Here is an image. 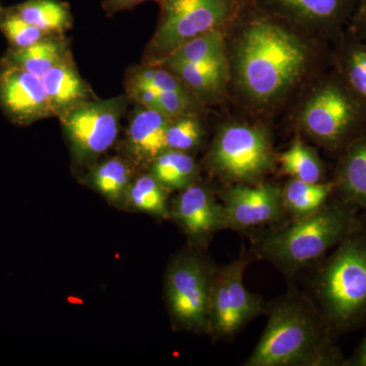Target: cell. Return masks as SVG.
Instances as JSON below:
<instances>
[{
	"mask_svg": "<svg viewBox=\"0 0 366 366\" xmlns=\"http://www.w3.org/2000/svg\"><path fill=\"white\" fill-rule=\"evenodd\" d=\"M332 42V67L366 107V40L345 30Z\"/></svg>",
	"mask_w": 366,
	"mask_h": 366,
	"instance_id": "20",
	"label": "cell"
},
{
	"mask_svg": "<svg viewBox=\"0 0 366 366\" xmlns=\"http://www.w3.org/2000/svg\"><path fill=\"white\" fill-rule=\"evenodd\" d=\"M334 332L314 300L289 295L269 307L264 333L244 366H344Z\"/></svg>",
	"mask_w": 366,
	"mask_h": 366,
	"instance_id": "2",
	"label": "cell"
},
{
	"mask_svg": "<svg viewBox=\"0 0 366 366\" xmlns=\"http://www.w3.org/2000/svg\"><path fill=\"white\" fill-rule=\"evenodd\" d=\"M344 366H366V334L363 340L354 351L352 356L346 358Z\"/></svg>",
	"mask_w": 366,
	"mask_h": 366,
	"instance_id": "32",
	"label": "cell"
},
{
	"mask_svg": "<svg viewBox=\"0 0 366 366\" xmlns=\"http://www.w3.org/2000/svg\"><path fill=\"white\" fill-rule=\"evenodd\" d=\"M147 171L171 192H180L197 182L201 167L192 154L166 149Z\"/></svg>",
	"mask_w": 366,
	"mask_h": 366,
	"instance_id": "25",
	"label": "cell"
},
{
	"mask_svg": "<svg viewBox=\"0 0 366 366\" xmlns=\"http://www.w3.org/2000/svg\"><path fill=\"white\" fill-rule=\"evenodd\" d=\"M358 215L357 209L333 197L312 215L272 226L255 235V254L284 273L295 274L322 262L357 227Z\"/></svg>",
	"mask_w": 366,
	"mask_h": 366,
	"instance_id": "3",
	"label": "cell"
},
{
	"mask_svg": "<svg viewBox=\"0 0 366 366\" xmlns=\"http://www.w3.org/2000/svg\"><path fill=\"white\" fill-rule=\"evenodd\" d=\"M249 0H161L157 28L142 64H160L180 46L204 34L227 32Z\"/></svg>",
	"mask_w": 366,
	"mask_h": 366,
	"instance_id": "7",
	"label": "cell"
},
{
	"mask_svg": "<svg viewBox=\"0 0 366 366\" xmlns=\"http://www.w3.org/2000/svg\"><path fill=\"white\" fill-rule=\"evenodd\" d=\"M360 39L366 40V0H360L346 29Z\"/></svg>",
	"mask_w": 366,
	"mask_h": 366,
	"instance_id": "30",
	"label": "cell"
},
{
	"mask_svg": "<svg viewBox=\"0 0 366 366\" xmlns=\"http://www.w3.org/2000/svg\"><path fill=\"white\" fill-rule=\"evenodd\" d=\"M295 122L303 137L338 156L366 131V107L332 69L312 79Z\"/></svg>",
	"mask_w": 366,
	"mask_h": 366,
	"instance_id": "5",
	"label": "cell"
},
{
	"mask_svg": "<svg viewBox=\"0 0 366 366\" xmlns=\"http://www.w3.org/2000/svg\"><path fill=\"white\" fill-rule=\"evenodd\" d=\"M170 218L194 247H203L217 232L226 229L222 202L199 180L178 192L170 204Z\"/></svg>",
	"mask_w": 366,
	"mask_h": 366,
	"instance_id": "12",
	"label": "cell"
},
{
	"mask_svg": "<svg viewBox=\"0 0 366 366\" xmlns=\"http://www.w3.org/2000/svg\"><path fill=\"white\" fill-rule=\"evenodd\" d=\"M124 90L131 101L167 117L187 113H204L207 108L192 92H156L127 81H124Z\"/></svg>",
	"mask_w": 366,
	"mask_h": 366,
	"instance_id": "22",
	"label": "cell"
},
{
	"mask_svg": "<svg viewBox=\"0 0 366 366\" xmlns=\"http://www.w3.org/2000/svg\"><path fill=\"white\" fill-rule=\"evenodd\" d=\"M9 9L48 35H64L74 25L71 7L62 0H26Z\"/></svg>",
	"mask_w": 366,
	"mask_h": 366,
	"instance_id": "24",
	"label": "cell"
},
{
	"mask_svg": "<svg viewBox=\"0 0 366 366\" xmlns=\"http://www.w3.org/2000/svg\"><path fill=\"white\" fill-rule=\"evenodd\" d=\"M358 218H360L361 226H362V228L365 229L366 232V213H360Z\"/></svg>",
	"mask_w": 366,
	"mask_h": 366,
	"instance_id": "33",
	"label": "cell"
},
{
	"mask_svg": "<svg viewBox=\"0 0 366 366\" xmlns=\"http://www.w3.org/2000/svg\"><path fill=\"white\" fill-rule=\"evenodd\" d=\"M129 102L131 99L125 94L109 99L94 98L60 115L74 167L88 170L117 143Z\"/></svg>",
	"mask_w": 366,
	"mask_h": 366,
	"instance_id": "9",
	"label": "cell"
},
{
	"mask_svg": "<svg viewBox=\"0 0 366 366\" xmlns=\"http://www.w3.org/2000/svg\"><path fill=\"white\" fill-rule=\"evenodd\" d=\"M249 261L240 257L216 269L209 302V333L214 338L230 339L249 322L266 312L262 296L250 292L243 282Z\"/></svg>",
	"mask_w": 366,
	"mask_h": 366,
	"instance_id": "10",
	"label": "cell"
},
{
	"mask_svg": "<svg viewBox=\"0 0 366 366\" xmlns=\"http://www.w3.org/2000/svg\"><path fill=\"white\" fill-rule=\"evenodd\" d=\"M2 9H4V6H1V0H0V13H1Z\"/></svg>",
	"mask_w": 366,
	"mask_h": 366,
	"instance_id": "34",
	"label": "cell"
},
{
	"mask_svg": "<svg viewBox=\"0 0 366 366\" xmlns=\"http://www.w3.org/2000/svg\"><path fill=\"white\" fill-rule=\"evenodd\" d=\"M277 164L284 174L290 178L310 183L330 180L327 168L315 147L310 146L301 137L296 136L287 150L277 154Z\"/></svg>",
	"mask_w": 366,
	"mask_h": 366,
	"instance_id": "26",
	"label": "cell"
},
{
	"mask_svg": "<svg viewBox=\"0 0 366 366\" xmlns=\"http://www.w3.org/2000/svg\"><path fill=\"white\" fill-rule=\"evenodd\" d=\"M314 281L315 302L334 334L366 320V232L361 226L320 262Z\"/></svg>",
	"mask_w": 366,
	"mask_h": 366,
	"instance_id": "4",
	"label": "cell"
},
{
	"mask_svg": "<svg viewBox=\"0 0 366 366\" xmlns=\"http://www.w3.org/2000/svg\"><path fill=\"white\" fill-rule=\"evenodd\" d=\"M41 79L54 117L59 118L74 106L96 98L90 85L79 74L74 57L53 67Z\"/></svg>",
	"mask_w": 366,
	"mask_h": 366,
	"instance_id": "19",
	"label": "cell"
},
{
	"mask_svg": "<svg viewBox=\"0 0 366 366\" xmlns=\"http://www.w3.org/2000/svg\"><path fill=\"white\" fill-rule=\"evenodd\" d=\"M0 109L21 127L54 117L42 79L4 57L0 59Z\"/></svg>",
	"mask_w": 366,
	"mask_h": 366,
	"instance_id": "13",
	"label": "cell"
},
{
	"mask_svg": "<svg viewBox=\"0 0 366 366\" xmlns=\"http://www.w3.org/2000/svg\"><path fill=\"white\" fill-rule=\"evenodd\" d=\"M160 64L172 71L206 107L220 104L227 97L230 89L227 53L202 61L165 60Z\"/></svg>",
	"mask_w": 366,
	"mask_h": 366,
	"instance_id": "16",
	"label": "cell"
},
{
	"mask_svg": "<svg viewBox=\"0 0 366 366\" xmlns=\"http://www.w3.org/2000/svg\"><path fill=\"white\" fill-rule=\"evenodd\" d=\"M169 192L148 171H139L125 196L124 208L159 219L170 218Z\"/></svg>",
	"mask_w": 366,
	"mask_h": 366,
	"instance_id": "27",
	"label": "cell"
},
{
	"mask_svg": "<svg viewBox=\"0 0 366 366\" xmlns=\"http://www.w3.org/2000/svg\"><path fill=\"white\" fill-rule=\"evenodd\" d=\"M203 117L204 113H187L170 117L166 129V148L194 155L206 141Z\"/></svg>",
	"mask_w": 366,
	"mask_h": 366,
	"instance_id": "28",
	"label": "cell"
},
{
	"mask_svg": "<svg viewBox=\"0 0 366 366\" xmlns=\"http://www.w3.org/2000/svg\"><path fill=\"white\" fill-rule=\"evenodd\" d=\"M216 269L194 249L173 257L164 289L168 312L177 329L209 333V302Z\"/></svg>",
	"mask_w": 366,
	"mask_h": 366,
	"instance_id": "8",
	"label": "cell"
},
{
	"mask_svg": "<svg viewBox=\"0 0 366 366\" xmlns=\"http://www.w3.org/2000/svg\"><path fill=\"white\" fill-rule=\"evenodd\" d=\"M335 194L333 180L320 183H310L289 178L282 185V199L286 216L291 220H300L317 213Z\"/></svg>",
	"mask_w": 366,
	"mask_h": 366,
	"instance_id": "23",
	"label": "cell"
},
{
	"mask_svg": "<svg viewBox=\"0 0 366 366\" xmlns=\"http://www.w3.org/2000/svg\"><path fill=\"white\" fill-rule=\"evenodd\" d=\"M72 57L66 36L50 35L23 49L9 48L4 59L14 66L43 78L53 67Z\"/></svg>",
	"mask_w": 366,
	"mask_h": 366,
	"instance_id": "21",
	"label": "cell"
},
{
	"mask_svg": "<svg viewBox=\"0 0 366 366\" xmlns=\"http://www.w3.org/2000/svg\"><path fill=\"white\" fill-rule=\"evenodd\" d=\"M139 172L129 159L119 154L97 161L85 171L81 182L108 203L122 209L129 185Z\"/></svg>",
	"mask_w": 366,
	"mask_h": 366,
	"instance_id": "18",
	"label": "cell"
},
{
	"mask_svg": "<svg viewBox=\"0 0 366 366\" xmlns=\"http://www.w3.org/2000/svg\"><path fill=\"white\" fill-rule=\"evenodd\" d=\"M170 117L137 104L125 129L122 156L137 168L146 171L166 149V129Z\"/></svg>",
	"mask_w": 366,
	"mask_h": 366,
	"instance_id": "15",
	"label": "cell"
},
{
	"mask_svg": "<svg viewBox=\"0 0 366 366\" xmlns=\"http://www.w3.org/2000/svg\"><path fill=\"white\" fill-rule=\"evenodd\" d=\"M334 197L366 213V131L337 156Z\"/></svg>",
	"mask_w": 366,
	"mask_h": 366,
	"instance_id": "17",
	"label": "cell"
},
{
	"mask_svg": "<svg viewBox=\"0 0 366 366\" xmlns=\"http://www.w3.org/2000/svg\"><path fill=\"white\" fill-rule=\"evenodd\" d=\"M204 166L223 184L264 182L277 166L271 132L257 122L236 119L223 122L204 156Z\"/></svg>",
	"mask_w": 366,
	"mask_h": 366,
	"instance_id": "6",
	"label": "cell"
},
{
	"mask_svg": "<svg viewBox=\"0 0 366 366\" xmlns=\"http://www.w3.org/2000/svg\"><path fill=\"white\" fill-rule=\"evenodd\" d=\"M217 194L222 202L226 229L276 226L286 216L282 185L276 183L264 180L254 184H223Z\"/></svg>",
	"mask_w": 366,
	"mask_h": 366,
	"instance_id": "11",
	"label": "cell"
},
{
	"mask_svg": "<svg viewBox=\"0 0 366 366\" xmlns=\"http://www.w3.org/2000/svg\"><path fill=\"white\" fill-rule=\"evenodd\" d=\"M0 32L11 49H23L50 36L16 16L9 7H4L0 13Z\"/></svg>",
	"mask_w": 366,
	"mask_h": 366,
	"instance_id": "29",
	"label": "cell"
},
{
	"mask_svg": "<svg viewBox=\"0 0 366 366\" xmlns=\"http://www.w3.org/2000/svg\"><path fill=\"white\" fill-rule=\"evenodd\" d=\"M261 4L293 25L333 41L346 30L360 0H259Z\"/></svg>",
	"mask_w": 366,
	"mask_h": 366,
	"instance_id": "14",
	"label": "cell"
},
{
	"mask_svg": "<svg viewBox=\"0 0 366 366\" xmlns=\"http://www.w3.org/2000/svg\"><path fill=\"white\" fill-rule=\"evenodd\" d=\"M147 1H155L159 4L161 0H104L102 7L108 16H112L120 13V11L134 9V7Z\"/></svg>",
	"mask_w": 366,
	"mask_h": 366,
	"instance_id": "31",
	"label": "cell"
},
{
	"mask_svg": "<svg viewBox=\"0 0 366 366\" xmlns=\"http://www.w3.org/2000/svg\"><path fill=\"white\" fill-rule=\"evenodd\" d=\"M230 88L254 112L269 113L332 64L327 41L249 0L226 32Z\"/></svg>",
	"mask_w": 366,
	"mask_h": 366,
	"instance_id": "1",
	"label": "cell"
}]
</instances>
